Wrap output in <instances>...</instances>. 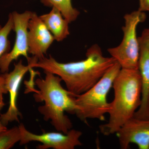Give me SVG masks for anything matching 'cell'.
I'll return each mask as SVG.
<instances>
[{"mask_svg": "<svg viewBox=\"0 0 149 149\" xmlns=\"http://www.w3.org/2000/svg\"><path fill=\"white\" fill-rule=\"evenodd\" d=\"M86 57L83 60L63 63L50 55L38 61L31 58L28 64L31 68H40L60 77L67 90L75 97L92 88L117 62L111 56H104L97 44L87 50Z\"/></svg>", "mask_w": 149, "mask_h": 149, "instance_id": "1", "label": "cell"}, {"mask_svg": "<svg viewBox=\"0 0 149 149\" xmlns=\"http://www.w3.org/2000/svg\"><path fill=\"white\" fill-rule=\"evenodd\" d=\"M114 99L110 103L107 123L99 127L106 136L116 134L127 120L133 117L141 104L142 80L139 69L121 68L113 81Z\"/></svg>", "mask_w": 149, "mask_h": 149, "instance_id": "2", "label": "cell"}, {"mask_svg": "<svg viewBox=\"0 0 149 149\" xmlns=\"http://www.w3.org/2000/svg\"><path fill=\"white\" fill-rule=\"evenodd\" d=\"M45 72L44 79L37 78L35 81L39 89L34 95L35 101L45 102L38 107V111L45 121L51 120L56 130L66 134L72 129V124L65 112L75 114V97L62 86L60 77L50 72Z\"/></svg>", "mask_w": 149, "mask_h": 149, "instance_id": "3", "label": "cell"}, {"mask_svg": "<svg viewBox=\"0 0 149 149\" xmlns=\"http://www.w3.org/2000/svg\"><path fill=\"white\" fill-rule=\"evenodd\" d=\"M121 68L116 62L92 88L75 96L77 106L75 114L81 121L88 124V119L105 120V114L108 113L111 108L110 103L107 101L108 94Z\"/></svg>", "mask_w": 149, "mask_h": 149, "instance_id": "4", "label": "cell"}, {"mask_svg": "<svg viewBox=\"0 0 149 149\" xmlns=\"http://www.w3.org/2000/svg\"><path fill=\"white\" fill-rule=\"evenodd\" d=\"M146 18L145 13L139 10L125 14L121 43L117 47L108 49L109 53L115 59L121 68L139 69V45L137 28L139 24L145 21Z\"/></svg>", "mask_w": 149, "mask_h": 149, "instance_id": "5", "label": "cell"}, {"mask_svg": "<svg viewBox=\"0 0 149 149\" xmlns=\"http://www.w3.org/2000/svg\"><path fill=\"white\" fill-rule=\"evenodd\" d=\"M33 12L25 11L22 13L16 11L12 13L13 23V31L15 33L14 45L11 50L3 55L0 59V71L1 73L8 72L11 63L17 61L19 57L23 56L29 61L28 56V24Z\"/></svg>", "mask_w": 149, "mask_h": 149, "instance_id": "6", "label": "cell"}, {"mask_svg": "<svg viewBox=\"0 0 149 149\" xmlns=\"http://www.w3.org/2000/svg\"><path fill=\"white\" fill-rule=\"evenodd\" d=\"M18 126L21 133L20 145L32 141L39 142L42 143L37 147L39 149H74L75 147L82 145L80 140L82 133L79 130L71 129L66 134L48 132L38 135L27 130L23 124Z\"/></svg>", "mask_w": 149, "mask_h": 149, "instance_id": "7", "label": "cell"}, {"mask_svg": "<svg viewBox=\"0 0 149 149\" xmlns=\"http://www.w3.org/2000/svg\"><path fill=\"white\" fill-rule=\"evenodd\" d=\"M31 68L29 65H24L20 60L14 64V68L12 71L2 74L4 79L6 88L10 95L8 109L5 113L0 114V121L5 126H6L9 122H19V117L22 116L17 108V96L22 80Z\"/></svg>", "mask_w": 149, "mask_h": 149, "instance_id": "8", "label": "cell"}, {"mask_svg": "<svg viewBox=\"0 0 149 149\" xmlns=\"http://www.w3.org/2000/svg\"><path fill=\"white\" fill-rule=\"evenodd\" d=\"M139 70L142 80L141 104L133 117L149 119V28L144 29L139 37Z\"/></svg>", "mask_w": 149, "mask_h": 149, "instance_id": "9", "label": "cell"}, {"mask_svg": "<svg viewBox=\"0 0 149 149\" xmlns=\"http://www.w3.org/2000/svg\"><path fill=\"white\" fill-rule=\"evenodd\" d=\"M116 134L121 149H128L133 143L139 149H149V119L131 118Z\"/></svg>", "mask_w": 149, "mask_h": 149, "instance_id": "10", "label": "cell"}, {"mask_svg": "<svg viewBox=\"0 0 149 149\" xmlns=\"http://www.w3.org/2000/svg\"><path fill=\"white\" fill-rule=\"evenodd\" d=\"M54 40L40 17L33 12L28 24L29 54L38 60L43 58Z\"/></svg>", "mask_w": 149, "mask_h": 149, "instance_id": "11", "label": "cell"}, {"mask_svg": "<svg viewBox=\"0 0 149 149\" xmlns=\"http://www.w3.org/2000/svg\"><path fill=\"white\" fill-rule=\"evenodd\" d=\"M57 42H61L70 35V22L58 9L52 8L49 13L40 16Z\"/></svg>", "mask_w": 149, "mask_h": 149, "instance_id": "12", "label": "cell"}, {"mask_svg": "<svg viewBox=\"0 0 149 149\" xmlns=\"http://www.w3.org/2000/svg\"><path fill=\"white\" fill-rule=\"evenodd\" d=\"M42 4L49 7H54L61 12L70 23L76 20L80 13L72 6L71 0H40Z\"/></svg>", "mask_w": 149, "mask_h": 149, "instance_id": "13", "label": "cell"}, {"mask_svg": "<svg viewBox=\"0 0 149 149\" xmlns=\"http://www.w3.org/2000/svg\"><path fill=\"white\" fill-rule=\"evenodd\" d=\"M21 133L19 126L0 132V149L11 148L21 140Z\"/></svg>", "mask_w": 149, "mask_h": 149, "instance_id": "14", "label": "cell"}, {"mask_svg": "<svg viewBox=\"0 0 149 149\" xmlns=\"http://www.w3.org/2000/svg\"><path fill=\"white\" fill-rule=\"evenodd\" d=\"M13 29V20L10 13L9 15L8 19L5 24L3 26L0 25V59L4 54L10 50V43L8 37Z\"/></svg>", "mask_w": 149, "mask_h": 149, "instance_id": "15", "label": "cell"}, {"mask_svg": "<svg viewBox=\"0 0 149 149\" xmlns=\"http://www.w3.org/2000/svg\"><path fill=\"white\" fill-rule=\"evenodd\" d=\"M8 93V92L6 88L4 79L2 74H0V114H1L2 109L5 105V103L4 102L3 95L4 94H7Z\"/></svg>", "mask_w": 149, "mask_h": 149, "instance_id": "16", "label": "cell"}, {"mask_svg": "<svg viewBox=\"0 0 149 149\" xmlns=\"http://www.w3.org/2000/svg\"><path fill=\"white\" fill-rule=\"evenodd\" d=\"M138 10L143 12L149 11V0H139Z\"/></svg>", "mask_w": 149, "mask_h": 149, "instance_id": "17", "label": "cell"}, {"mask_svg": "<svg viewBox=\"0 0 149 149\" xmlns=\"http://www.w3.org/2000/svg\"><path fill=\"white\" fill-rule=\"evenodd\" d=\"M7 129V128L6 126L3 125L1 122L0 121V132L3 131V130H6Z\"/></svg>", "mask_w": 149, "mask_h": 149, "instance_id": "18", "label": "cell"}]
</instances>
